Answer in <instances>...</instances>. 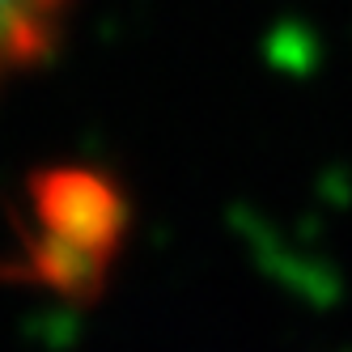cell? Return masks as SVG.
Returning a JSON list of instances; mask_svg holds the SVG:
<instances>
[{
	"label": "cell",
	"mask_w": 352,
	"mask_h": 352,
	"mask_svg": "<svg viewBox=\"0 0 352 352\" xmlns=\"http://www.w3.org/2000/svg\"><path fill=\"white\" fill-rule=\"evenodd\" d=\"M128 199L89 166H47L30 179V225L21 230V276L38 289L89 301L107 289Z\"/></svg>",
	"instance_id": "obj_1"
},
{
	"label": "cell",
	"mask_w": 352,
	"mask_h": 352,
	"mask_svg": "<svg viewBox=\"0 0 352 352\" xmlns=\"http://www.w3.org/2000/svg\"><path fill=\"white\" fill-rule=\"evenodd\" d=\"M72 0H0V85L56 47Z\"/></svg>",
	"instance_id": "obj_2"
}]
</instances>
